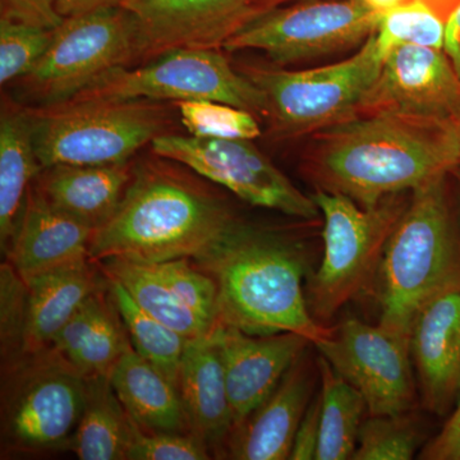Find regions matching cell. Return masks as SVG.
Returning <instances> with one entry per match:
<instances>
[{"label":"cell","instance_id":"12","mask_svg":"<svg viewBox=\"0 0 460 460\" xmlns=\"http://www.w3.org/2000/svg\"><path fill=\"white\" fill-rule=\"evenodd\" d=\"M151 147L157 156L186 166L247 204L308 222L319 217L320 208L313 196L308 198L296 189L252 141L165 133L156 137Z\"/></svg>","mask_w":460,"mask_h":460},{"label":"cell","instance_id":"14","mask_svg":"<svg viewBox=\"0 0 460 460\" xmlns=\"http://www.w3.org/2000/svg\"><path fill=\"white\" fill-rule=\"evenodd\" d=\"M137 26L141 58L174 49H223L265 13L261 0H126Z\"/></svg>","mask_w":460,"mask_h":460},{"label":"cell","instance_id":"2","mask_svg":"<svg viewBox=\"0 0 460 460\" xmlns=\"http://www.w3.org/2000/svg\"><path fill=\"white\" fill-rule=\"evenodd\" d=\"M239 220L201 181L165 163H144L133 171L113 217L96 229L90 259L199 261Z\"/></svg>","mask_w":460,"mask_h":460},{"label":"cell","instance_id":"39","mask_svg":"<svg viewBox=\"0 0 460 460\" xmlns=\"http://www.w3.org/2000/svg\"><path fill=\"white\" fill-rule=\"evenodd\" d=\"M126 0H57V8L63 18L77 16L95 9L123 7Z\"/></svg>","mask_w":460,"mask_h":460},{"label":"cell","instance_id":"34","mask_svg":"<svg viewBox=\"0 0 460 460\" xmlns=\"http://www.w3.org/2000/svg\"><path fill=\"white\" fill-rule=\"evenodd\" d=\"M190 259L148 263L175 296L206 321L219 325V302L217 283L208 272Z\"/></svg>","mask_w":460,"mask_h":460},{"label":"cell","instance_id":"27","mask_svg":"<svg viewBox=\"0 0 460 460\" xmlns=\"http://www.w3.org/2000/svg\"><path fill=\"white\" fill-rule=\"evenodd\" d=\"M98 265L109 279L118 281L145 313L186 339L210 334L217 325L199 316L172 293L148 263L107 259Z\"/></svg>","mask_w":460,"mask_h":460},{"label":"cell","instance_id":"17","mask_svg":"<svg viewBox=\"0 0 460 460\" xmlns=\"http://www.w3.org/2000/svg\"><path fill=\"white\" fill-rule=\"evenodd\" d=\"M410 348L423 407L447 416L460 394V292L438 296L420 311Z\"/></svg>","mask_w":460,"mask_h":460},{"label":"cell","instance_id":"19","mask_svg":"<svg viewBox=\"0 0 460 460\" xmlns=\"http://www.w3.org/2000/svg\"><path fill=\"white\" fill-rule=\"evenodd\" d=\"M95 232L58 210L33 181L5 259L25 281L40 272L90 259Z\"/></svg>","mask_w":460,"mask_h":460},{"label":"cell","instance_id":"35","mask_svg":"<svg viewBox=\"0 0 460 460\" xmlns=\"http://www.w3.org/2000/svg\"><path fill=\"white\" fill-rule=\"evenodd\" d=\"M213 458L193 432H146L136 425L127 460H208Z\"/></svg>","mask_w":460,"mask_h":460},{"label":"cell","instance_id":"37","mask_svg":"<svg viewBox=\"0 0 460 460\" xmlns=\"http://www.w3.org/2000/svg\"><path fill=\"white\" fill-rule=\"evenodd\" d=\"M321 395H314L299 423L290 460H316L320 441Z\"/></svg>","mask_w":460,"mask_h":460},{"label":"cell","instance_id":"26","mask_svg":"<svg viewBox=\"0 0 460 460\" xmlns=\"http://www.w3.org/2000/svg\"><path fill=\"white\" fill-rule=\"evenodd\" d=\"M86 399L68 449L81 460H127L136 423L109 377L86 378Z\"/></svg>","mask_w":460,"mask_h":460},{"label":"cell","instance_id":"11","mask_svg":"<svg viewBox=\"0 0 460 460\" xmlns=\"http://www.w3.org/2000/svg\"><path fill=\"white\" fill-rule=\"evenodd\" d=\"M381 14L363 0H329L277 7L247 23L223 50H260L278 65L350 49L376 31Z\"/></svg>","mask_w":460,"mask_h":460},{"label":"cell","instance_id":"42","mask_svg":"<svg viewBox=\"0 0 460 460\" xmlns=\"http://www.w3.org/2000/svg\"><path fill=\"white\" fill-rule=\"evenodd\" d=\"M368 7L376 11L377 13L383 14L390 9L399 7V5L410 3L411 0H363Z\"/></svg>","mask_w":460,"mask_h":460},{"label":"cell","instance_id":"29","mask_svg":"<svg viewBox=\"0 0 460 460\" xmlns=\"http://www.w3.org/2000/svg\"><path fill=\"white\" fill-rule=\"evenodd\" d=\"M108 280L133 349L180 387L181 362L187 339L145 313L118 281L109 278Z\"/></svg>","mask_w":460,"mask_h":460},{"label":"cell","instance_id":"15","mask_svg":"<svg viewBox=\"0 0 460 460\" xmlns=\"http://www.w3.org/2000/svg\"><path fill=\"white\" fill-rule=\"evenodd\" d=\"M375 111L453 127L460 118V77L445 51L419 45L393 48L362 114Z\"/></svg>","mask_w":460,"mask_h":460},{"label":"cell","instance_id":"13","mask_svg":"<svg viewBox=\"0 0 460 460\" xmlns=\"http://www.w3.org/2000/svg\"><path fill=\"white\" fill-rule=\"evenodd\" d=\"M314 347L361 393L370 416L416 410L419 386L408 339L393 334L380 323L348 319Z\"/></svg>","mask_w":460,"mask_h":460},{"label":"cell","instance_id":"28","mask_svg":"<svg viewBox=\"0 0 460 460\" xmlns=\"http://www.w3.org/2000/svg\"><path fill=\"white\" fill-rule=\"evenodd\" d=\"M321 381L320 441L316 460L352 459L367 404L361 393L317 357Z\"/></svg>","mask_w":460,"mask_h":460},{"label":"cell","instance_id":"24","mask_svg":"<svg viewBox=\"0 0 460 460\" xmlns=\"http://www.w3.org/2000/svg\"><path fill=\"white\" fill-rule=\"evenodd\" d=\"M111 386L133 422L146 432H192L180 387L133 348L111 371Z\"/></svg>","mask_w":460,"mask_h":460},{"label":"cell","instance_id":"21","mask_svg":"<svg viewBox=\"0 0 460 460\" xmlns=\"http://www.w3.org/2000/svg\"><path fill=\"white\" fill-rule=\"evenodd\" d=\"M215 329L204 337L187 339L178 385L190 431L213 456H226L234 420Z\"/></svg>","mask_w":460,"mask_h":460},{"label":"cell","instance_id":"6","mask_svg":"<svg viewBox=\"0 0 460 460\" xmlns=\"http://www.w3.org/2000/svg\"><path fill=\"white\" fill-rule=\"evenodd\" d=\"M402 193L372 208L339 193L316 190L313 199L323 217V259L308 278L305 299L323 325L356 298L380 270L387 241L405 208Z\"/></svg>","mask_w":460,"mask_h":460},{"label":"cell","instance_id":"45","mask_svg":"<svg viewBox=\"0 0 460 460\" xmlns=\"http://www.w3.org/2000/svg\"><path fill=\"white\" fill-rule=\"evenodd\" d=\"M458 213L460 217V178H458Z\"/></svg>","mask_w":460,"mask_h":460},{"label":"cell","instance_id":"7","mask_svg":"<svg viewBox=\"0 0 460 460\" xmlns=\"http://www.w3.org/2000/svg\"><path fill=\"white\" fill-rule=\"evenodd\" d=\"M383 65L375 31L354 56L335 65L305 71L248 66L242 74L265 95L272 131L296 137L361 115Z\"/></svg>","mask_w":460,"mask_h":460},{"label":"cell","instance_id":"18","mask_svg":"<svg viewBox=\"0 0 460 460\" xmlns=\"http://www.w3.org/2000/svg\"><path fill=\"white\" fill-rule=\"evenodd\" d=\"M317 378L319 363L305 352L271 395L230 436L228 458L289 459L296 429L314 398Z\"/></svg>","mask_w":460,"mask_h":460},{"label":"cell","instance_id":"8","mask_svg":"<svg viewBox=\"0 0 460 460\" xmlns=\"http://www.w3.org/2000/svg\"><path fill=\"white\" fill-rule=\"evenodd\" d=\"M3 366V447L22 454L66 449L83 414L86 378L51 345Z\"/></svg>","mask_w":460,"mask_h":460},{"label":"cell","instance_id":"38","mask_svg":"<svg viewBox=\"0 0 460 460\" xmlns=\"http://www.w3.org/2000/svg\"><path fill=\"white\" fill-rule=\"evenodd\" d=\"M444 51L460 77V4L447 17Z\"/></svg>","mask_w":460,"mask_h":460},{"label":"cell","instance_id":"23","mask_svg":"<svg viewBox=\"0 0 460 460\" xmlns=\"http://www.w3.org/2000/svg\"><path fill=\"white\" fill-rule=\"evenodd\" d=\"M126 164H58L42 169L35 184L58 210L99 229L113 217L132 180Z\"/></svg>","mask_w":460,"mask_h":460},{"label":"cell","instance_id":"4","mask_svg":"<svg viewBox=\"0 0 460 460\" xmlns=\"http://www.w3.org/2000/svg\"><path fill=\"white\" fill-rule=\"evenodd\" d=\"M449 172L411 190L380 265L378 323L410 341L420 311L438 296L460 292V217Z\"/></svg>","mask_w":460,"mask_h":460},{"label":"cell","instance_id":"41","mask_svg":"<svg viewBox=\"0 0 460 460\" xmlns=\"http://www.w3.org/2000/svg\"><path fill=\"white\" fill-rule=\"evenodd\" d=\"M460 432V394L458 396V401H456V407L452 413H450L449 419H447V422H445L443 429H441L440 434L436 436L435 438H432L429 441V445H440L447 443L450 438H453L454 436L458 435Z\"/></svg>","mask_w":460,"mask_h":460},{"label":"cell","instance_id":"5","mask_svg":"<svg viewBox=\"0 0 460 460\" xmlns=\"http://www.w3.org/2000/svg\"><path fill=\"white\" fill-rule=\"evenodd\" d=\"M42 169L58 164H126L141 147L165 135L172 117L164 102H66L27 108Z\"/></svg>","mask_w":460,"mask_h":460},{"label":"cell","instance_id":"33","mask_svg":"<svg viewBox=\"0 0 460 460\" xmlns=\"http://www.w3.org/2000/svg\"><path fill=\"white\" fill-rule=\"evenodd\" d=\"M53 31L12 18H0V84L3 86L31 74L47 53Z\"/></svg>","mask_w":460,"mask_h":460},{"label":"cell","instance_id":"43","mask_svg":"<svg viewBox=\"0 0 460 460\" xmlns=\"http://www.w3.org/2000/svg\"><path fill=\"white\" fill-rule=\"evenodd\" d=\"M453 138H454V150H456V164L460 166V118L454 123Z\"/></svg>","mask_w":460,"mask_h":460},{"label":"cell","instance_id":"20","mask_svg":"<svg viewBox=\"0 0 460 460\" xmlns=\"http://www.w3.org/2000/svg\"><path fill=\"white\" fill-rule=\"evenodd\" d=\"M96 263L84 259L22 280V353H36L50 347L80 305L93 293L109 287L107 275Z\"/></svg>","mask_w":460,"mask_h":460},{"label":"cell","instance_id":"25","mask_svg":"<svg viewBox=\"0 0 460 460\" xmlns=\"http://www.w3.org/2000/svg\"><path fill=\"white\" fill-rule=\"evenodd\" d=\"M42 172L27 108L7 104L0 117V246L7 253L27 193Z\"/></svg>","mask_w":460,"mask_h":460},{"label":"cell","instance_id":"9","mask_svg":"<svg viewBox=\"0 0 460 460\" xmlns=\"http://www.w3.org/2000/svg\"><path fill=\"white\" fill-rule=\"evenodd\" d=\"M211 100L266 115L262 91L233 68L220 49H174L137 68L117 66L68 100L74 102Z\"/></svg>","mask_w":460,"mask_h":460},{"label":"cell","instance_id":"22","mask_svg":"<svg viewBox=\"0 0 460 460\" xmlns=\"http://www.w3.org/2000/svg\"><path fill=\"white\" fill-rule=\"evenodd\" d=\"M51 347L84 378L111 376L132 347L108 288L90 296L53 339Z\"/></svg>","mask_w":460,"mask_h":460},{"label":"cell","instance_id":"32","mask_svg":"<svg viewBox=\"0 0 460 460\" xmlns=\"http://www.w3.org/2000/svg\"><path fill=\"white\" fill-rule=\"evenodd\" d=\"M178 105L181 124L195 137L252 141L261 135L255 114L244 109L211 100L181 102Z\"/></svg>","mask_w":460,"mask_h":460},{"label":"cell","instance_id":"36","mask_svg":"<svg viewBox=\"0 0 460 460\" xmlns=\"http://www.w3.org/2000/svg\"><path fill=\"white\" fill-rule=\"evenodd\" d=\"M2 16L48 30L57 29L65 20L57 0H2Z\"/></svg>","mask_w":460,"mask_h":460},{"label":"cell","instance_id":"10","mask_svg":"<svg viewBox=\"0 0 460 460\" xmlns=\"http://www.w3.org/2000/svg\"><path fill=\"white\" fill-rule=\"evenodd\" d=\"M140 58L132 14L123 7L95 9L65 18L39 65L20 81L39 107H50L75 98L105 72Z\"/></svg>","mask_w":460,"mask_h":460},{"label":"cell","instance_id":"3","mask_svg":"<svg viewBox=\"0 0 460 460\" xmlns=\"http://www.w3.org/2000/svg\"><path fill=\"white\" fill-rule=\"evenodd\" d=\"M196 265L217 283L220 323L251 335L296 332L313 345L332 335L310 313L307 252L289 233L239 220Z\"/></svg>","mask_w":460,"mask_h":460},{"label":"cell","instance_id":"44","mask_svg":"<svg viewBox=\"0 0 460 460\" xmlns=\"http://www.w3.org/2000/svg\"><path fill=\"white\" fill-rule=\"evenodd\" d=\"M290 2V0H261L262 7L265 9V13L271 9L280 7L283 3Z\"/></svg>","mask_w":460,"mask_h":460},{"label":"cell","instance_id":"30","mask_svg":"<svg viewBox=\"0 0 460 460\" xmlns=\"http://www.w3.org/2000/svg\"><path fill=\"white\" fill-rule=\"evenodd\" d=\"M425 440L416 411L370 416L363 420L350 460H411Z\"/></svg>","mask_w":460,"mask_h":460},{"label":"cell","instance_id":"1","mask_svg":"<svg viewBox=\"0 0 460 460\" xmlns=\"http://www.w3.org/2000/svg\"><path fill=\"white\" fill-rule=\"evenodd\" d=\"M305 172L316 190L372 208L456 168L452 127L375 111L316 132Z\"/></svg>","mask_w":460,"mask_h":460},{"label":"cell","instance_id":"40","mask_svg":"<svg viewBox=\"0 0 460 460\" xmlns=\"http://www.w3.org/2000/svg\"><path fill=\"white\" fill-rule=\"evenodd\" d=\"M420 459L425 460H460V432L447 443L425 445L420 453Z\"/></svg>","mask_w":460,"mask_h":460},{"label":"cell","instance_id":"16","mask_svg":"<svg viewBox=\"0 0 460 460\" xmlns=\"http://www.w3.org/2000/svg\"><path fill=\"white\" fill-rule=\"evenodd\" d=\"M215 334L235 431L271 395L313 343L296 332L251 335L224 323L217 326Z\"/></svg>","mask_w":460,"mask_h":460},{"label":"cell","instance_id":"31","mask_svg":"<svg viewBox=\"0 0 460 460\" xmlns=\"http://www.w3.org/2000/svg\"><path fill=\"white\" fill-rule=\"evenodd\" d=\"M447 20L423 0H411L381 14L377 45L385 58L398 45L444 50Z\"/></svg>","mask_w":460,"mask_h":460}]
</instances>
